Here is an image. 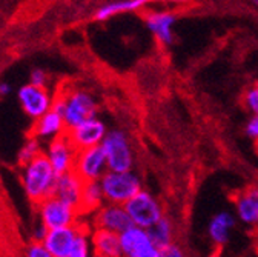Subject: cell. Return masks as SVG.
I'll return each instance as SVG.
<instances>
[{"label": "cell", "instance_id": "4dcf8cb0", "mask_svg": "<svg viewBox=\"0 0 258 257\" xmlns=\"http://www.w3.org/2000/svg\"><path fill=\"white\" fill-rule=\"evenodd\" d=\"M10 92H11V86L7 82L0 83V97H7Z\"/></svg>", "mask_w": 258, "mask_h": 257}, {"label": "cell", "instance_id": "5bb4252c", "mask_svg": "<svg viewBox=\"0 0 258 257\" xmlns=\"http://www.w3.org/2000/svg\"><path fill=\"white\" fill-rule=\"evenodd\" d=\"M235 217L246 228L258 230V186H249L234 197Z\"/></svg>", "mask_w": 258, "mask_h": 257}, {"label": "cell", "instance_id": "d6986e66", "mask_svg": "<svg viewBox=\"0 0 258 257\" xmlns=\"http://www.w3.org/2000/svg\"><path fill=\"white\" fill-rule=\"evenodd\" d=\"M237 217L231 211H220L209 220L208 236L217 246H224L231 239V231L235 228Z\"/></svg>", "mask_w": 258, "mask_h": 257}, {"label": "cell", "instance_id": "3957f363", "mask_svg": "<svg viewBox=\"0 0 258 257\" xmlns=\"http://www.w3.org/2000/svg\"><path fill=\"white\" fill-rule=\"evenodd\" d=\"M106 156L109 171H133L136 165V156L133 143L123 130H111L103 139L102 145Z\"/></svg>", "mask_w": 258, "mask_h": 257}, {"label": "cell", "instance_id": "5b68a950", "mask_svg": "<svg viewBox=\"0 0 258 257\" xmlns=\"http://www.w3.org/2000/svg\"><path fill=\"white\" fill-rule=\"evenodd\" d=\"M37 207L39 222L43 223L48 230L73 227V225L80 223L82 214L77 208L61 202L55 196H51L40 202Z\"/></svg>", "mask_w": 258, "mask_h": 257}, {"label": "cell", "instance_id": "8992f818", "mask_svg": "<svg viewBox=\"0 0 258 257\" xmlns=\"http://www.w3.org/2000/svg\"><path fill=\"white\" fill-rule=\"evenodd\" d=\"M64 99V113H63V122L67 126V131L73 130L74 126L86 122L88 119L97 117L99 105L95 99L86 91L74 89L71 92L61 94Z\"/></svg>", "mask_w": 258, "mask_h": 257}, {"label": "cell", "instance_id": "ffe728a7", "mask_svg": "<svg viewBox=\"0 0 258 257\" xmlns=\"http://www.w3.org/2000/svg\"><path fill=\"white\" fill-rule=\"evenodd\" d=\"M149 4H152L151 0H114V2H109L97 10L94 14V19L99 22H103V20H108V19L123 14V13L137 11Z\"/></svg>", "mask_w": 258, "mask_h": 257}, {"label": "cell", "instance_id": "30bf717a", "mask_svg": "<svg viewBox=\"0 0 258 257\" xmlns=\"http://www.w3.org/2000/svg\"><path fill=\"white\" fill-rule=\"evenodd\" d=\"M86 225L80 222L73 227L48 230L42 243L52 257H70Z\"/></svg>", "mask_w": 258, "mask_h": 257}, {"label": "cell", "instance_id": "4fadbf2b", "mask_svg": "<svg viewBox=\"0 0 258 257\" xmlns=\"http://www.w3.org/2000/svg\"><path fill=\"white\" fill-rule=\"evenodd\" d=\"M91 216H92V228H102L111 233L121 234L124 230L133 227V222L124 210V205L105 203Z\"/></svg>", "mask_w": 258, "mask_h": 257}, {"label": "cell", "instance_id": "52a82bcc", "mask_svg": "<svg viewBox=\"0 0 258 257\" xmlns=\"http://www.w3.org/2000/svg\"><path fill=\"white\" fill-rule=\"evenodd\" d=\"M121 257H158L160 248L155 245L149 230L129 227L120 234Z\"/></svg>", "mask_w": 258, "mask_h": 257}, {"label": "cell", "instance_id": "83f0119b", "mask_svg": "<svg viewBox=\"0 0 258 257\" xmlns=\"http://www.w3.org/2000/svg\"><path fill=\"white\" fill-rule=\"evenodd\" d=\"M246 134L252 140L258 142V113L256 114H252V117L246 123Z\"/></svg>", "mask_w": 258, "mask_h": 257}, {"label": "cell", "instance_id": "8fae6325", "mask_svg": "<svg viewBox=\"0 0 258 257\" xmlns=\"http://www.w3.org/2000/svg\"><path fill=\"white\" fill-rule=\"evenodd\" d=\"M19 102L22 105V110L28 117L32 120H37L52 108V100L54 97L51 92L46 89V86H37V85H23L19 89Z\"/></svg>", "mask_w": 258, "mask_h": 257}, {"label": "cell", "instance_id": "d590c367", "mask_svg": "<svg viewBox=\"0 0 258 257\" xmlns=\"http://www.w3.org/2000/svg\"><path fill=\"white\" fill-rule=\"evenodd\" d=\"M256 88H258V85H256Z\"/></svg>", "mask_w": 258, "mask_h": 257}, {"label": "cell", "instance_id": "7402d4cb", "mask_svg": "<svg viewBox=\"0 0 258 257\" xmlns=\"http://www.w3.org/2000/svg\"><path fill=\"white\" fill-rule=\"evenodd\" d=\"M155 245L161 249L165 248L171 243H174L175 240V228H174V222L168 217V216H163L161 217L154 227L149 230Z\"/></svg>", "mask_w": 258, "mask_h": 257}, {"label": "cell", "instance_id": "d6a6232c", "mask_svg": "<svg viewBox=\"0 0 258 257\" xmlns=\"http://www.w3.org/2000/svg\"><path fill=\"white\" fill-rule=\"evenodd\" d=\"M249 2H250V4H252V5H253L256 10H258V0H249Z\"/></svg>", "mask_w": 258, "mask_h": 257}, {"label": "cell", "instance_id": "7c38bea8", "mask_svg": "<svg viewBox=\"0 0 258 257\" xmlns=\"http://www.w3.org/2000/svg\"><path fill=\"white\" fill-rule=\"evenodd\" d=\"M67 134L70 140L73 142V145L77 148V151H80V149H86L92 146H100L103 139L108 134V128L102 119L92 117L74 126L73 130H68Z\"/></svg>", "mask_w": 258, "mask_h": 257}, {"label": "cell", "instance_id": "e0dca14e", "mask_svg": "<svg viewBox=\"0 0 258 257\" xmlns=\"http://www.w3.org/2000/svg\"><path fill=\"white\" fill-rule=\"evenodd\" d=\"M64 133H67V126H64L63 117L51 110L42 117H39L37 120H34V123L31 126L29 136L48 143Z\"/></svg>", "mask_w": 258, "mask_h": 257}, {"label": "cell", "instance_id": "ac0fdd59", "mask_svg": "<svg viewBox=\"0 0 258 257\" xmlns=\"http://www.w3.org/2000/svg\"><path fill=\"white\" fill-rule=\"evenodd\" d=\"M89 240L94 255L103 257H121L120 248V234L111 233L102 228H91Z\"/></svg>", "mask_w": 258, "mask_h": 257}, {"label": "cell", "instance_id": "e575fe53", "mask_svg": "<svg viewBox=\"0 0 258 257\" xmlns=\"http://www.w3.org/2000/svg\"><path fill=\"white\" fill-rule=\"evenodd\" d=\"M256 146H258V142H256Z\"/></svg>", "mask_w": 258, "mask_h": 257}, {"label": "cell", "instance_id": "7a4b0ae2", "mask_svg": "<svg viewBox=\"0 0 258 257\" xmlns=\"http://www.w3.org/2000/svg\"><path fill=\"white\" fill-rule=\"evenodd\" d=\"M100 186L106 203L126 205L143 189L140 176L133 171H106L100 179Z\"/></svg>", "mask_w": 258, "mask_h": 257}, {"label": "cell", "instance_id": "ba28073f", "mask_svg": "<svg viewBox=\"0 0 258 257\" xmlns=\"http://www.w3.org/2000/svg\"><path fill=\"white\" fill-rule=\"evenodd\" d=\"M108 171L106 156L102 146L80 149L76 157L74 173L85 182H100Z\"/></svg>", "mask_w": 258, "mask_h": 257}, {"label": "cell", "instance_id": "44dd1931", "mask_svg": "<svg viewBox=\"0 0 258 257\" xmlns=\"http://www.w3.org/2000/svg\"><path fill=\"white\" fill-rule=\"evenodd\" d=\"M105 196L100 186V182H88L85 183L82 202H80V214L82 217L86 214H94L102 205H105Z\"/></svg>", "mask_w": 258, "mask_h": 257}, {"label": "cell", "instance_id": "1f68e13d", "mask_svg": "<svg viewBox=\"0 0 258 257\" xmlns=\"http://www.w3.org/2000/svg\"><path fill=\"white\" fill-rule=\"evenodd\" d=\"M151 2L155 4H184L187 0H151Z\"/></svg>", "mask_w": 258, "mask_h": 257}, {"label": "cell", "instance_id": "836d02e7", "mask_svg": "<svg viewBox=\"0 0 258 257\" xmlns=\"http://www.w3.org/2000/svg\"><path fill=\"white\" fill-rule=\"evenodd\" d=\"M94 257H103V255H94Z\"/></svg>", "mask_w": 258, "mask_h": 257}, {"label": "cell", "instance_id": "cb8c5ba5", "mask_svg": "<svg viewBox=\"0 0 258 257\" xmlns=\"http://www.w3.org/2000/svg\"><path fill=\"white\" fill-rule=\"evenodd\" d=\"M70 257H94L88 227H85L83 231L80 233V237H79V240L76 243V248H74V251L71 252Z\"/></svg>", "mask_w": 258, "mask_h": 257}, {"label": "cell", "instance_id": "f546056e", "mask_svg": "<svg viewBox=\"0 0 258 257\" xmlns=\"http://www.w3.org/2000/svg\"><path fill=\"white\" fill-rule=\"evenodd\" d=\"M46 233H48V228L45 227L43 223L39 222V223H37V227L34 228V233H32V240H34V242H43Z\"/></svg>", "mask_w": 258, "mask_h": 257}, {"label": "cell", "instance_id": "d4e9b609", "mask_svg": "<svg viewBox=\"0 0 258 257\" xmlns=\"http://www.w3.org/2000/svg\"><path fill=\"white\" fill-rule=\"evenodd\" d=\"M243 104H244V107L252 114L258 113V88H256V85L250 86V88H247L244 91V94H243Z\"/></svg>", "mask_w": 258, "mask_h": 257}, {"label": "cell", "instance_id": "484cf974", "mask_svg": "<svg viewBox=\"0 0 258 257\" xmlns=\"http://www.w3.org/2000/svg\"><path fill=\"white\" fill-rule=\"evenodd\" d=\"M23 257H52V255H51L49 251L43 246L42 242H34V240H32V242L25 248Z\"/></svg>", "mask_w": 258, "mask_h": 257}, {"label": "cell", "instance_id": "277c9868", "mask_svg": "<svg viewBox=\"0 0 258 257\" xmlns=\"http://www.w3.org/2000/svg\"><path fill=\"white\" fill-rule=\"evenodd\" d=\"M124 210L133 225L145 230H151L161 217L166 216L161 202L148 189H142L140 192H137L124 205Z\"/></svg>", "mask_w": 258, "mask_h": 257}, {"label": "cell", "instance_id": "603a6c76", "mask_svg": "<svg viewBox=\"0 0 258 257\" xmlns=\"http://www.w3.org/2000/svg\"><path fill=\"white\" fill-rule=\"evenodd\" d=\"M40 154H43V146H42V142L34 139V137H28V140L23 143V146L20 148L19 151V156H17V162L19 165H25L28 162H31L32 159L39 157Z\"/></svg>", "mask_w": 258, "mask_h": 257}, {"label": "cell", "instance_id": "6da1fadb", "mask_svg": "<svg viewBox=\"0 0 258 257\" xmlns=\"http://www.w3.org/2000/svg\"><path fill=\"white\" fill-rule=\"evenodd\" d=\"M20 179L25 196L32 205H39L45 199L54 196L57 173L51 167L45 154L32 159L20 167Z\"/></svg>", "mask_w": 258, "mask_h": 257}, {"label": "cell", "instance_id": "4316f807", "mask_svg": "<svg viewBox=\"0 0 258 257\" xmlns=\"http://www.w3.org/2000/svg\"><path fill=\"white\" fill-rule=\"evenodd\" d=\"M158 257H187V254L184 252V249L180 245H177L174 242V243H171V245H168L165 248H161Z\"/></svg>", "mask_w": 258, "mask_h": 257}, {"label": "cell", "instance_id": "9a60e30c", "mask_svg": "<svg viewBox=\"0 0 258 257\" xmlns=\"http://www.w3.org/2000/svg\"><path fill=\"white\" fill-rule=\"evenodd\" d=\"M146 26L154 37L161 45L174 43V26L177 22V14L172 11H151L145 17Z\"/></svg>", "mask_w": 258, "mask_h": 257}, {"label": "cell", "instance_id": "f1b7e54d", "mask_svg": "<svg viewBox=\"0 0 258 257\" xmlns=\"http://www.w3.org/2000/svg\"><path fill=\"white\" fill-rule=\"evenodd\" d=\"M46 82H48V76L43 70H34L31 73V82L32 85H37V86H46Z\"/></svg>", "mask_w": 258, "mask_h": 257}, {"label": "cell", "instance_id": "2e32d148", "mask_svg": "<svg viewBox=\"0 0 258 257\" xmlns=\"http://www.w3.org/2000/svg\"><path fill=\"white\" fill-rule=\"evenodd\" d=\"M83 188H85V182L74 171L63 173V174L57 176L54 196L57 199H60L61 202L68 203L80 211Z\"/></svg>", "mask_w": 258, "mask_h": 257}, {"label": "cell", "instance_id": "9c48e42d", "mask_svg": "<svg viewBox=\"0 0 258 257\" xmlns=\"http://www.w3.org/2000/svg\"><path fill=\"white\" fill-rule=\"evenodd\" d=\"M77 152H79L77 148L73 145L67 133L48 142L43 148V154L48 157L49 164L57 173V176L74 171Z\"/></svg>", "mask_w": 258, "mask_h": 257}]
</instances>
